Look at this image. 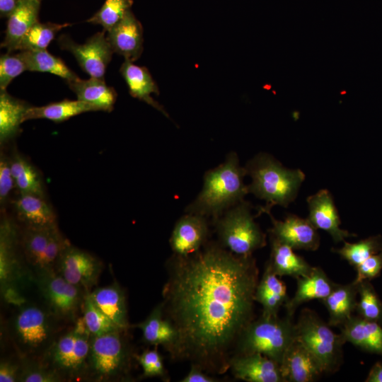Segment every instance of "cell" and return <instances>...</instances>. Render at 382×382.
Masks as SVG:
<instances>
[{
	"mask_svg": "<svg viewBox=\"0 0 382 382\" xmlns=\"http://www.w3.org/2000/svg\"><path fill=\"white\" fill-rule=\"evenodd\" d=\"M245 168L252 179L248 185V192L266 202L258 209L257 216L270 211L274 205L287 207L297 197L305 180V174L300 169H288L264 153L252 158Z\"/></svg>",
	"mask_w": 382,
	"mask_h": 382,
	"instance_id": "277c9868",
	"label": "cell"
},
{
	"mask_svg": "<svg viewBox=\"0 0 382 382\" xmlns=\"http://www.w3.org/2000/svg\"><path fill=\"white\" fill-rule=\"evenodd\" d=\"M7 306L11 311L4 321L1 334L14 354L21 358L42 359L66 324L54 316L41 299L37 301L25 296Z\"/></svg>",
	"mask_w": 382,
	"mask_h": 382,
	"instance_id": "7a4b0ae2",
	"label": "cell"
},
{
	"mask_svg": "<svg viewBox=\"0 0 382 382\" xmlns=\"http://www.w3.org/2000/svg\"><path fill=\"white\" fill-rule=\"evenodd\" d=\"M33 282L40 298L54 316L66 325L77 320L88 294L84 289L69 283L55 270L35 274Z\"/></svg>",
	"mask_w": 382,
	"mask_h": 382,
	"instance_id": "8fae6325",
	"label": "cell"
},
{
	"mask_svg": "<svg viewBox=\"0 0 382 382\" xmlns=\"http://www.w3.org/2000/svg\"><path fill=\"white\" fill-rule=\"evenodd\" d=\"M359 301L357 311L359 316L376 322L382 320V302L369 281L358 283Z\"/></svg>",
	"mask_w": 382,
	"mask_h": 382,
	"instance_id": "ab89813d",
	"label": "cell"
},
{
	"mask_svg": "<svg viewBox=\"0 0 382 382\" xmlns=\"http://www.w3.org/2000/svg\"><path fill=\"white\" fill-rule=\"evenodd\" d=\"M21 371V359L14 354L13 357H4L0 361V381L19 382Z\"/></svg>",
	"mask_w": 382,
	"mask_h": 382,
	"instance_id": "bcb514c9",
	"label": "cell"
},
{
	"mask_svg": "<svg viewBox=\"0 0 382 382\" xmlns=\"http://www.w3.org/2000/svg\"><path fill=\"white\" fill-rule=\"evenodd\" d=\"M81 313L91 335L99 336L112 332L122 331L95 304L88 293L84 299Z\"/></svg>",
	"mask_w": 382,
	"mask_h": 382,
	"instance_id": "74e56055",
	"label": "cell"
},
{
	"mask_svg": "<svg viewBox=\"0 0 382 382\" xmlns=\"http://www.w3.org/2000/svg\"><path fill=\"white\" fill-rule=\"evenodd\" d=\"M25 101L15 98L6 90L0 91V143L4 145L20 132L23 117L30 107Z\"/></svg>",
	"mask_w": 382,
	"mask_h": 382,
	"instance_id": "1f68e13d",
	"label": "cell"
},
{
	"mask_svg": "<svg viewBox=\"0 0 382 382\" xmlns=\"http://www.w3.org/2000/svg\"><path fill=\"white\" fill-rule=\"evenodd\" d=\"M365 381L382 382V363H376L371 369Z\"/></svg>",
	"mask_w": 382,
	"mask_h": 382,
	"instance_id": "c3c4849f",
	"label": "cell"
},
{
	"mask_svg": "<svg viewBox=\"0 0 382 382\" xmlns=\"http://www.w3.org/2000/svg\"><path fill=\"white\" fill-rule=\"evenodd\" d=\"M105 33L103 30L96 33L83 44L62 35L58 43L62 49L72 53L81 69L91 77L105 79L107 66L114 53Z\"/></svg>",
	"mask_w": 382,
	"mask_h": 382,
	"instance_id": "5bb4252c",
	"label": "cell"
},
{
	"mask_svg": "<svg viewBox=\"0 0 382 382\" xmlns=\"http://www.w3.org/2000/svg\"><path fill=\"white\" fill-rule=\"evenodd\" d=\"M245 175L246 170L240 166L237 155L231 153L224 163L206 173L200 193L185 212L210 216L214 221L249 193L243 182Z\"/></svg>",
	"mask_w": 382,
	"mask_h": 382,
	"instance_id": "3957f363",
	"label": "cell"
},
{
	"mask_svg": "<svg viewBox=\"0 0 382 382\" xmlns=\"http://www.w3.org/2000/svg\"><path fill=\"white\" fill-rule=\"evenodd\" d=\"M77 100L90 105L93 111L111 112L117 99L115 89L106 85L105 79L90 77L67 82Z\"/></svg>",
	"mask_w": 382,
	"mask_h": 382,
	"instance_id": "484cf974",
	"label": "cell"
},
{
	"mask_svg": "<svg viewBox=\"0 0 382 382\" xmlns=\"http://www.w3.org/2000/svg\"><path fill=\"white\" fill-rule=\"evenodd\" d=\"M120 71L132 97L146 103L168 117L163 106L151 97L153 93L158 95L159 91L146 67L137 66L133 62L125 59Z\"/></svg>",
	"mask_w": 382,
	"mask_h": 382,
	"instance_id": "4316f807",
	"label": "cell"
},
{
	"mask_svg": "<svg viewBox=\"0 0 382 382\" xmlns=\"http://www.w3.org/2000/svg\"><path fill=\"white\" fill-rule=\"evenodd\" d=\"M107 38L114 51L125 59L136 61L143 50V29L129 10L124 17L108 31Z\"/></svg>",
	"mask_w": 382,
	"mask_h": 382,
	"instance_id": "ffe728a7",
	"label": "cell"
},
{
	"mask_svg": "<svg viewBox=\"0 0 382 382\" xmlns=\"http://www.w3.org/2000/svg\"><path fill=\"white\" fill-rule=\"evenodd\" d=\"M13 204L21 227L47 228L57 225L56 215L44 197L19 193Z\"/></svg>",
	"mask_w": 382,
	"mask_h": 382,
	"instance_id": "44dd1931",
	"label": "cell"
},
{
	"mask_svg": "<svg viewBox=\"0 0 382 382\" xmlns=\"http://www.w3.org/2000/svg\"><path fill=\"white\" fill-rule=\"evenodd\" d=\"M340 327L345 342L369 352L382 354V327L378 322L352 316Z\"/></svg>",
	"mask_w": 382,
	"mask_h": 382,
	"instance_id": "cb8c5ba5",
	"label": "cell"
},
{
	"mask_svg": "<svg viewBox=\"0 0 382 382\" xmlns=\"http://www.w3.org/2000/svg\"><path fill=\"white\" fill-rule=\"evenodd\" d=\"M358 284H336L331 293L322 300L329 314L330 326H341L357 309Z\"/></svg>",
	"mask_w": 382,
	"mask_h": 382,
	"instance_id": "4dcf8cb0",
	"label": "cell"
},
{
	"mask_svg": "<svg viewBox=\"0 0 382 382\" xmlns=\"http://www.w3.org/2000/svg\"><path fill=\"white\" fill-rule=\"evenodd\" d=\"M126 331H115L99 336L91 335L86 381H132L133 362L136 361Z\"/></svg>",
	"mask_w": 382,
	"mask_h": 382,
	"instance_id": "5b68a950",
	"label": "cell"
},
{
	"mask_svg": "<svg viewBox=\"0 0 382 382\" xmlns=\"http://www.w3.org/2000/svg\"><path fill=\"white\" fill-rule=\"evenodd\" d=\"M229 370L234 378L247 382H285L280 365L260 353L233 356Z\"/></svg>",
	"mask_w": 382,
	"mask_h": 382,
	"instance_id": "d6986e66",
	"label": "cell"
},
{
	"mask_svg": "<svg viewBox=\"0 0 382 382\" xmlns=\"http://www.w3.org/2000/svg\"><path fill=\"white\" fill-rule=\"evenodd\" d=\"M278 277L266 263L255 293V301L262 306V315L277 316L280 308L289 299L286 285Z\"/></svg>",
	"mask_w": 382,
	"mask_h": 382,
	"instance_id": "f546056e",
	"label": "cell"
},
{
	"mask_svg": "<svg viewBox=\"0 0 382 382\" xmlns=\"http://www.w3.org/2000/svg\"><path fill=\"white\" fill-rule=\"evenodd\" d=\"M296 282L297 287L294 296L284 305L287 316L291 318L300 305L313 299L322 301L331 293L337 284L318 267H313L309 274L297 278Z\"/></svg>",
	"mask_w": 382,
	"mask_h": 382,
	"instance_id": "603a6c76",
	"label": "cell"
},
{
	"mask_svg": "<svg viewBox=\"0 0 382 382\" xmlns=\"http://www.w3.org/2000/svg\"><path fill=\"white\" fill-rule=\"evenodd\" d=\"M209 233L207 217L187 213L175 224L169 243L173 255L187 256L199 250Z\"/></svg>",
	"mask_w": 382,
	"mask_h": 382,
	"instance_id": "2e32d148",
	"label": "cell"
},
{
	"mask_svg": "<svg viewBox=\"0 0 382 382\" xmlns=\"http://www.w3.org/2000/svg\"><path fill=\"white\" fill-rule=\"evenodd\" d=\"M93 111L88 104L79 100H63L43 106H30L23 117V122L34 119H47L62 122L77 115Z\"/></svg>",
	"mask_w": 382,
	"mask_h": 382,
	"instance_id": "d6a6232c",
	"label": "cell"
},
{
	"mask_svg": "<svg viewBox=\"0 0 382 382\" xmlns=\"http://www.w3.org/2000/svg\"><path fill=\"white\" fill-rule=\"evenodd\" d=\"M34 286L33 274L29 269L20 244L19 226L4 214L0 224V288L7 305L14 304L27 296Z\"/></svg>",
	"mask_w": 382,
	"mask_h": 382,
	"instance_id": "8992f818",
	"label": "cell"
},
{
	"mask_svg": "<svg viewBox=\"0 0 382 382\" xmlns=\"http://www.w3.org/2000/svg\"><path fill=\"white\" fill-rule=\"evenodd\" d=\"M90 338L83 319L79 317L57 337L42 360L64 381H86Z\"/></svg>",
	"mask_w": 382,
	"mask_h": 382,
	"instance_id": "ba28073f",
	"label": "cell"
},
{
	"mask_svg": "<svg viewBox=\"0 0 382 382\" xmlns=\"http://www.w3.org/2000/svg\"><path fill=\"white\" fill-rule=\"evenodd\" d=\"M16 187L12 175L10 158L1 153L0 158V203L4 205Z\"/></svg>",
	"mask_w": 382,
	"mask_h": 382,
	"instance_id": "f6af8a7d",
	"label": "cell"
},
{
	"mask_svg": "<svg viewBox=\"0 0 382 382\" xmlns=\"http://www.w3.org/2000/svg\"><path fill=\"white\" fill-rule=\"evenodd\" d=\"M272 221L270 236L289 245L294 250L314 251L320 245L318 229L307 219L288 214L283 221L273 217L270 211L265 212Z\"/></svg>",
	"mask_w": 382,
	"mask_h": 382,
	"instance_id": "9a60e30c",
	"label": "cell"
},
{
	"mask_svg": "<svg viewBox=\"0 0 382 382\" xmlns=\"http://www.w3.org/2000/svg\"><path fill=\"white\" fill-rule=\"evenodd\" d=\"M332 251L356 267L372 255L382 251V238L380 236H374L353 243L345 241L342 247L333 248Z\"/></svg>",
	"mask_w": 382,
	"mask_h": 382,
	"instance_id": "8d00e7d4",
	"label": "cell"
},
{
	"mask_svg": "<svg viewBox=\"0 0 382 382\" xmlns=\"http://www.w3.org/2000/svg\"><path fill=\"white\" fill-rule=\"evenodd\" d=\"M271 252L267 264L279 277L290 276L296 279L307 276L313 269L289 245L270 236Z\"/></svg>",
	"mask_w": 382,
	"mask_h": 382,
	"instance_id": "83f0119b",
	"label": "cell"
},
{
	"mask_svg": "<svg viewBox=\"0 0 382 382\" xmlns=\"http://www.w3.org/2000/svg\"><path fill=\"white\" fill-rule=\"evenodd\" d=\"M157 346L152 349H146L139 354H136V360L141 366L144 378L160 377L166 381L169 377L164 366L163 357Z\"/></svg>",
	"mask_w": 382,
	"mask_h": 382,
	"instance_id": "b9f144b4",
	"label": "cell"
},
{
	"mask_svg": "<svg viewBox=\"0 0 382 382\" xmlns=\"http://www.w3.org/2000/svg\"><path fill=\"white\" fill-rule=\"evenodd\" d=\"M103 268V264L98 258L69 243L60 255L55 272L89 293L98 284Z\"/></svg>",
	"mask_w": 382,
	"mask_h": 382,
	"instance_id": "4fadbf2b",
	"label": "cell"
},
{
	"mask_svg": "<svg viewBox=\"0 0 382 382\" xmlns=\"http://www.w3.org/2000/svg\"><path fill=\"white\" fill-rule=\"evenodd\" d=\"M132 0H105L102 7L87 22L99 24L108 32L129 10Z\"/></svg>",
	"mask_w": 382,
	"mask_h": 382,
	"instance_id": "f35d334b",
	"label": "cell"
},
{
	"mask_svg": "<svg viewBox=\"0 0 382 382\" xmlns=\"http://www.w3.org/2000/svg\"><path fill=\"white\" fill-rule=\"evenodd\" d=\"M18 54L24 61L27 71L50 73L64 79L66 82L79 78L60 58L52 55L47 50L21 51Z\"/></svg>",
	"mask_w": 382,
	"mask_h": 382,
	"instance_id": "836d02e7",
	"label": "cell"
},
{
	"mask_svg": "<svg viewBox=\"0 0 382 382\" xmlns=\"http://www.w3.org/2000/svg\"><path fill=\"white\" fill-rule=\"evenodd\" d=\"M357 276L354 282L358 284L378 277L382 270V251L372 255L355 267Z\"/></svg>",
	"mask_w": 382,
	"mask_h": 382,
	"instance_id": "ee69618b",
	"label": "cell"
},
{
	"mask_svg": "<svg viewBox=\"0 0 382 382\" xmlns=\"http://www.w3.org/2000/svg\"><path fill=\"white\" fill-rule=\"evenodd\" d=\"M310 222L317 228L329 233L335 243L344 242L346 238L355 234L340 228L341 221L332 196L326 189L307 198Z\"/></svg>",
	"mask_w": 382,
	"mask_h": 382,
	"instance_id": "e0dca14e",
	"label": "cell"
},
{
	"mask_svg": "<svg viewBox=\"0 0 382 382\" xmlns=\"http://www.w3.org/2000/svg\"><path fill=\"white\" fill-rule=\"evenodd\" d=\"M69 25V23H42L37 21L22 37L17 44L15 51L46 50L54 39L57 33Z\"/></svg>",
	"mask_w": 382,
	"mask_h": 382,
	"instance_id": "d590c367",
	"label": "cell"
},
{
	"mask_svg": "<svg viewBox=\"0 0 382 382\" xmlns=\"http://www.w3.org/2000/svg\"><path fill=\"white\" fill-rule=\"evenodd\" d=\"M295 340V323L291 317L280 318L278 315L261 314L243 330L233 356L260 353L280 365L286 351Z\"/></svg>",
	"mask_w": 382,
	"mask_h": 382,
	"instance_id": "52a82bcc",
	"label": "cell"
},
{
	"mask_svg": "<svg viewBox=\"0 0 382 382\" xmlns=\"http://www.w3.org/2000/svg\"><path fill=\"white\" fill-rule=\"evenodd\" d=\"M219 380L205 372L199 367L190 365L187 374L180 380V382H217Z\"/></svg>",
	"mask_w": 382,
	"mask_h": 382,
	"instance_id": "7dc6e473",
	"label": "cell"
},
{
	"mask_svg": "<svg viewBox=\"0 0 382 382\" xmlns=\"http://www.w3.org/2000/svg\"><path fill=\"white\" fill-rule=\"evenodd\" d=\"M26 65L20 55L8 52L0 57V90H6L10 83L23 71Z\"/></svg>",
	"mask_w": 382,
	"mask_h": 382,
	"instance_id": "7bdbcfd3",
	"label": "cell"
},
{
	"mask_svg": "<svg viewBox=\"0 0 382 382\" xmlns=\"http://www.w3.org/2000/svg\"><path fill=\"white\" fill-rule=\"evenodd\" d=\"M19 234L24 259L33 276L55 270L60 255L70 243L57 225L47 228L19 227Z\"/></svg>",
	"mask_w": 382,
	"mask_h": 382,
	"instance_id": "7c38bea8",
	"label": "cell"
},
{
	"mask_svg": "<svg viewBox=\"0 0 382 382\" xmlns=\"http://www.w3.org/2000/svg\"><path fill=\"white\" fill-rule=\"evenodd\" d=\"M166 267L161 303L177 332L170 359L209 374L226 373L240 335L254 319L255 258L207 242L195 253L173 255Z\"/></svg>",
	"mask_w": 382,
	"mask_h": 382,
	"instance_id": "6da1fadb",
	"label": "cell"
},
{
	"mask_svg": "<svg viewBox=\"0 0 382 382\" xmlns=\"http://www.w3.org/2000/svg\"><path fill=\"white\" fill-rule=\"evenodd\" d=\"M18 0H0V13L3 17H8L18 4Z\"/></svg>",
	"mask_w": 382,
	"mask_h": 382,
	"instance_id": "681fc988",
	"label": "cell"
},
{
	"mask_svg": "<svg viewBox=\"0 0 382 382\" xmlns=\"http://www.w3.org/2000/svg\"><path fill=\"white\" fill-rule=\"evenodd\" d=\"M296 338L320 362L325 372L337 369L342 358V335L335 333L313 311L303 308L295 323Z\"/></svg>",
	"mask_w": 382,
	"mask_h": 382,
	"instance_id": "30bf717a",
	"label": "cell"
},
{
	"mask_svg": "<svg viewBox=\"0 0 382 382\" xmlns=\"http://www.w3.org/2000/svg\"><path fill=\"white\" fill-rule=\"evenodd\" d=\"M40 0H18L13 11L8 17L5 37L1 47L8 52L16 47L25 33L38 21Z\"/></svg>",
	"mask_w": 382,
	"mask_h": 382,
	"instance_id": "d4e9b609",
	"label": "cell"
},
{
	"mask_svg": "<svg viewBox=\"0 0 382 382\" xmlns=\"http://www.w3.org/2000/svg\"><path fill=\"white\" fill-rule=\"evenodd\" d=\"M250 208L242 201L214 221L219 243L236 255H253L267 244L266 235L254 221Z\"/></svg>",
	"mask_w": 382,
	"mask_h": 382,
	"instance_id": "9c48e42d",
	"label": "cell"
},
{
	"mask_svg": "<svg viewBox=\"0 0 382 382\" xmlns=\"http://www.w3.org/2000/svg\"><path fill=\"white\" fill-rule=\"evenodd\" d=\"M280 369L285 382H312L325 373L318 359L296 338L286 351Z\"/></svg>",
	"mask_w": 382,
	"mask_h": 382,
	"instance_id": "ac0fdd59",
	"label": "cell"
},
{
	"mask_svg": "<svg viewBox=\"0 0 382 382\" xmlns=\"http://www.w3.org/2000/svg\"><path fill=\"white\" fill-rule=\"evenodd\" d=\"M141 330L143 341L150 345H162L168 352L175 342L177 332L171 322L167 319L160 302L141 322L131 325Z\"/></svg>",
	"mask_w": 382,
	"mask_h": 382,
	"instance_id": "f1b7e54d",
	"label": "cell"
},
{
	"mask_svg": "<svg viewBox=\"0 0 382 382\" xmlns=\"http://www.w3.org/2000/svg\"><path fill=\"white\" fill-rule=\"evenodd\" d=\"M21 359L19 382H64L63 378L42 359Z\"/></svg>",
	"mask_w": 382,
	"mask_h": 382,
	"instance_id": "60d3db41",
	"label": "cell"
},
{
	"mask_svg": "<svg viewBox=\"0 0 382 382\" xmlns=\"http://www.w3.org/2000/svg\"><path fill=\"white\" fill-rule=\"evenodd\" d=\"M10 165L15 185L19 193L44 197L41 176L30 163L18 154H13L10 158Z\"/></svg>",
	"mask_w": 382,
	"mask_h": 382,
	"instance_id": "e575fe53",
	"label": "cell"
},
{
	"mask_svg": "<svg viewBox=\"0 0 382 382\" xmlns=\"http://www.w3.org/2000/svg\"><path fill=\"white\" fill-rule=\"evenodd\" d=\"M95 304L122 331L131 328L125 291L117 282L88 293Z\"/></svg>",
	"mask_w": 382,
	"mask_h": 382,
	"instance_id": "7402d4cb",
	"label": "cell"
}]
</instances>
